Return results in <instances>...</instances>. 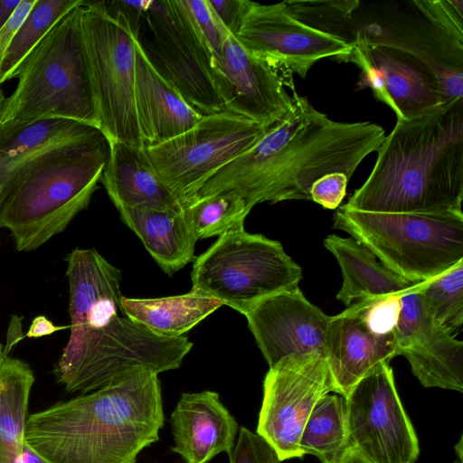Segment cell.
Listing matches in <instances>:
<instances>
[{
	"label": "cell",
	"instance_id": "1",
	"mask_svg": "<svg viewBox=\"0 0 463 463\" xmlns=\"http://www.w3.org/2000/svg\"><path fill=\"white\" fill-rule=\"evenodd\" d=\"M291 96L288 116L216 172L197 197L232 191L250 209L264 202L310 200L309 189L317 179L335 172L350 178L362 161L380 148L385 137L381 126L335 121L307 97L297 92Z\"/></svg>",
	"mask_w": 463,
	"mask_h": 463
},
{
	"label": "cell",
	"instance_id": "2",
	"mask_svg": "<svg viewBox=\"0 0 463 463\" xmlns=\"http://www.w3.org/2000/svg\"><path fill=\"white\" fill-rule=\"evenodd\" d=\"M164 421L157 374L137 370L30 415L24 439L48 463H136Z\"/></svg>",
	"mask_w": 463,
	"mask_h": 463
},
{
	"label": "cell",
	"instance_id": "3",
	"mask_svg": "<svg viewBox=\"0 0 463 463\" xmlns=\"http://www.w3.org/2000/svg\"><path fill=\"white\" fill-rule=\"evenodd\" d=\"M377 152L367 179L343 206L370 213H462L463 98L397 119Z\"/></svg>",
	"mask_w": 463,
	"mask_h": 463
},
{
	"label": "cell",
	"instance_id": "4",
	"mask_svg": "<svg viewBox=\"0 0 463 463\" xmlns=\"http://www.w3.org/2000/svg\"><path fill=\"white\" fill-rule=\"evenodd\" d=\"M108 157L104 137L47 151L0 178V229L17 250H37L89 206Z\"/></svg>",
	"mask_w": 463,
	"mask_h": 463
},
{
	"label": "cell",
	"instance_id": "5",
	"mask_svg": "<svg viewBox=\"0 0 463 463\" xmlns=\"http://www.w3.org/2000/svg\"><path fill=\"white\" fill-rule=\"evenodd\" d=\"M82 5L61 18L24 61L16 88L1 107L0 125L66 118L99 129L80 25Z\"/></svg>",
	"mask_w": 463,
	"mask_h": 463
},
{
	"label": "cell",
	"instance_id": "6",
	"mask_svg": "<svg viewBox=\"0 0 463 463\" xmlns=\"http://www.w3.org/2000/svg\"><path fill=\"white\" fill-rule=\"evenodd\" d=\"M334 228L409 281L436 278L463 260V213H370L341 206Z\"/></svg>",
	"mask_w": 463,
	"mask_h": 463
},
{
	"label": "cell",
	"instance_id": "7",
	"mask_svg": "<svg viewBox=\"0 0 463 463\" xmlns=\"http://www.w3.org/2000/svg\"><path fill=\"white\" fill-rule=\"evenodd\" d=\"M192 347L186 336L162 335L118 314L99 327L70 333L53 373L67 392L84 394L137 370L177 369Z\"/></svg>",
	"mask_w": 463,
	"mask_h": 463
},
{
	"label": "cell",
	"instance_id": "8",
	"mask_svg": "<svg viewBox=\"0 0 463 463\" xmlns=\"http://www.w3.org/2000/svg\"><path fill=\"white\" fill-rule=\"evenodd\" d=\"M301 279V268L280 242L241 226L219 236L195 259L191 290L244 315L263 298L298 287Z\"/></svg>",
	"mask_w": 463,
	"mask_h": 463
},
{
	"label": "cell",
	"instance_id": "9",
	"mask_svg": "<svg viewBox=\"0 0 463 463\" xmlns=\"http://www.w3.org/2000/svg\"><path fill=\"white\" fill-rule=\"evenodd\" d=\"M80 25L99 130L108 142L143 146L135 107L136 32L112 2L86 1Z\"/></svg>",
	"mask_w": 463,
	"mask_h": 463
},
{
	"label": "cell",
	"instance_id": "10",
	"mask_svg": "<svg viewBox=\"0 0 463 463\" xmlns=\"http://www.w3.org/2000/svg\"><path fill=\"white\" fill-rule=\"evenodd\" d=\"M389 2L364 6L349 0L338 14L334 34L346 43L361 40L368 45H387L412 52L438 76L444 99L463 98V42L434 19L430 0Z\"/></svg>",
	"mask_w": 463,
	"mask_h": 463
},
{
	"label": "cell",
	"instance_id": "11",
	"mask_svg": "<svg viewBox=\"0 0 463 463\" xmlns=\"http://www.w3.org/2000/svg\"><path fill=\"white\" fill-rule=\"evenodd\" d=\"M269 128L222 110L203 116L187 131L144 150L184 209L216 172L251 147Z\"/></svg>",
	"mask_w": 463,
	"mask_h": 463
},
{
	"label": "cell",
	"instance_id": "12",
	"mask_svg": "<svg viewBox=\"0 0 463 463\" xmlns=\"http://www.w3.org/2000/svg\"><path fill=\"white\" fill-rule=\"evenodd\" d=\"M139 42L148 59L201 115L224 109L215 81L213 56L178 0L151 1Z\"/></svg>",
	"mask_w": 463,
	"mask_h": 463
},
{
	"label": "cell",
	"instance_id": "13",
	"mask_svg": "<svg viewBox=\"0 0 463 463\" xmlns=\"http://www.w3.org/2000/svg\"><path fill=\"white\" fill-rule=\"evenodd\" d=\"M350 446L372 463H415L419 440L390 363L373 367L344 397Z\"/></svg>",
	"mask_w": 463,
	"mask_h": 463
},
{
	"label": "cell",
	"instance_id": "14",
	"mask_svg": "<svg viewBox=\"0 0 463 463\" xmlns=\"http://www.w3.org/2000/svg\"><path fill=\"white\" fill-rule=\"evenodd\" d=\"M335 384L325 355L318 352L290 355L272 367L263 381L257 433L280 459L302 458L299 439L313 408Z\"/></svg>",
	"mask_w": 463,
	"mask_h": 463
},
{
	"label": "cell",
	"instance_id": "15",
	"mask_svg": "<svg viewBox=\"0 0 463 463\" xmlns=\"http://www.w3.org/2000/svg\"><path fill=\"white\" fill-rule=\"evenodd\" d=\"M234 37L250 54L302 79L317 61L338 60L352 51L343 40L298 20L284 2L263 5L250 1Z\"/></svg>",
	"mask_w": 463,
	"mask_h": 463
},
{
	"label": "cell",
	"instance_id": "16",
	"mask_svg": "<svg viewBox=\"0 0 463 463\" xmlns=\"http://www.w3.org/2000/svg\"><path fill=\"white\" fill-rule=\"evenodd\" d=\"M213 71L224 109L269 128L288 116L296 92L293 73L250 54L230 35Z\"/></svg>",
	"mask_w": 463,
	"mask_h": 463
},
{
	"label": "cell",
	"instance_id": "17",
	"mask_svg": "<svg viewBox=\"0 0 463 463\" xmlns=\"http://www.w3.org/2000/svg\"><path fill=\"white\" fill-rule=\"evenodd\" d=\"M244 316L269 367L290 355H325L331 317L309 302L298 287L263 298Z\"/></svg>",
	"mask_w": 463,
	"mask_h": 463
},
{
	"label": "cell",
	"instance_id": "18",
	"mask_svg": "<svg viewBox=\"0 0 463 463\" xmlns=\"http://www.w3.org/2000/svg\"><path fill=\"white\" fill-rule=\"evenodd\" d=\"M397 355L395 334L378 335L351 306L330 318L325 357L335 384V392L345 396L377 364Z\"/></svg>",
	"mask_w": 463,
	"mask_h": 463
},
{
	"label": "cell",
	"instance_id": "19",
	"mask_svg": "<svg viewBox=\"0 0 463 463\" xmlns=\"http://www.w3.org/2000/svg\"><path fill=\"white\" fill-rule=\"evenodd\" d=\"M172 450L185 463H207L230 453L238 431L234 417L213 391L183 393L172 412Z\"/></svg>",
	"mask_w": 463,
	"mask_h": 463
},
{
	"label": "cell",
	"instance_id": "20",
	"mask_svg": "<svg viewBox=\"0 0 463 463\" xmlns=\"http://www.w3.org/2000/svg\"><path fill=\"white\" fill-rule=\"evenodd\" d=\"M135 107L144 147L187 131L203 118L152 64L139 38L136 43Z\"/></svg>",
	"mask_w": 463,
	"mask_h": 463
},
{
	"label": "cell",
	"instance_id": "21",
	"mask_svg": "<svg viewBox=\"0 0 463 463\" xmlns=\"http://www.w3.org/2000/svg\"><path fill=\"white\" fill-rule=\"evenodd\" d=\"M99 182L117 209L184 210L154 169L144 146L109 143V157Z\"/></svg>",
	"mask_w": 463,
	"mask_h": 463
},
{
	"label": "cell",
	"instance_id": "22",
	"mask_svg": "<svg viewBox=\"0 0 463 463\" xmlns=\"http://www.w3.org/2000/svg\"><path fill=\"white\" fill-rule=\"evenodd\" d=\"M364 43L383 75L398 120L414 118L446 101L438 76L419 56L392 46Z\"/></svg>",
	"mask_w": 463,
	"mask_h": 463
},
{
	"label": "cell",
	"instance_id": "23",
	"mask_svg": "<svg viewBox=\"0 0 463 463\" xmlns=\"http://www.w3.org/2000/svg\"><path fill=\"white\" fill-rule=\"evenodd\" d=\"M324 245L341 268L343 284L336 298L345 306L354 299L403 295L422 283L409 281L396 274L352 237L328 235Z\"/></svg>",
	"mask_w": 463,
	"mask_h": 463
},
{
	"label": "cell",
	"instance_id": "24",
	"mask_svg": "<svg viewBox=\"0 0 463 463\" xmlns=\"http://www.w3.org/2000/svg\"><path fill=\"white\" fill-rule=\"evenodd\" d=\"M104 137L98 128L66 118L0 125V178L47 151Z\"/></svg>",
	"mask_w": 463,
	"mask_h": 463
},
{
	"label": "cell",
	"instance_id": "25",
	"mask_svg": "<svg viewBox=\"0 0 463 463\" xmlns=\"http://www.w3.org/2000/svg\"><path fill=\"white\" fill-rule=\"evenodd\" d=\"M121 221L141 240L161 269L171 276L194 260L197 240L183 212L120 207Z\"/></svg>",
	"mask_w": 463,
	"mask_h": 463
},
{
	"label": "cell",
	"instance_id": "26",
	"mask_svg": "<svg viewBox=\"0 0 463 463\" xmlns=\"http://www.w3.org/2000/svg\"><path fill=\"white\" fill-rule=\"evenodd\" d=\"M426 388L463 392V343L431 320L402 354Z\"/></svg>",
	"mask_w": 463,
	"mask_h": 463
},
{
	"label": "cell",
	"instance_id": "27",
	"mask_svg": "<svg viewBox=\"0 0 463 463\" xmlns=\"http://www.w3.org/2000/svg\"><path fill=\"white\" fill-rule=\"evenodd\" d=\"M224 306L221 301L194 292L156 298L122 297L121 312L130 320L162 335L177 337Z\"/></svg>",
	"mask_w": 463,
	"mask_h": 463
},
{
	"label": "cell",
	"instance_id": "28",
	"mask_svg": "<svg viewBox=\"0 0 463 463\" xmlns=\"http://www.w3.org/2000/svg\"><path fill=\"white\" fill-rule=\"evenodd\" d=\"M33 373L25 362L0 361V463H21Z\"/></svg>",
	"mask_w": 463,
	"mask_h": 463
},
{
	"label": "cell",
	"instance_id": "29",
	"mask_svg": "<svg viewBox=\"0 0 463 463\" xmlns=\"http://www.w3.org/2000/svg\"><path fill=\"white\" fill-rule=\"evenodd\" d=\"M350 446L345 402L340 394L323 396L313 408L302 430L299 448L322 463H336Z\"/></svg>",
	"mask_w": 463,
	"mask_h": 463
},
{
	"label": "cell",
	"instance_id": "30",
	"mask_svg": "<svg viewBox=\"0 0 463 463\" xmlns=\"http://www.w3.org/2000/svg\"><path fill=\"white\" fill-rule=\"evenodd\" d=\"M84 0H36L18 28L0 65V85L16 77L17 71L52 26Z\"/></svg>",
	"mask_w": 463,
	"mask_h": 463
},
{
	"label": "cell",
	"instance_id": "31",
	"mask_svg": "<svg viewBox=\"0 0 463 463\" xmlns=\"http://www.w3.org/2000/svg\"><path fill=\"white\" fill-rule=\"evenodd\" d=\"M251 209L235 192L223 191L197 197L183 210L193 235L198 241L221 236L244 226Z\"/></svg>",
	"mask_w": 463,
	"mask_h": 463
},
{
	"label": "cell",
	"instance_id": "32",
	"mask_svg": "<svg viewBox=\"0 0 463 463\" xmlns=\"http://www.w3.org/2000/svg\"><path fill=\"white\" fill-rule=\"evenodd\" d=\"M419 293L428 317L453 334L463 323V260L422 282Z\"/></svg>",
	"mask_w": 463,
	"mask_h": 463
},
{
	"label": "cell",
	"instance_id": "33",
	"mask_svg": "<svg viewBox=\"0 0 463 463\" xmlns=\"http://www.w3.org/2000/svg\"><path fill=\"white\" fill-rule=\"evenodd\" d=\"M178 3L214 59L232 34L222 24L208 0H178Z\"/></svg>",
	"mask_w": 463,
	"mask_h": 463
},
{
	"label": "cell",
	"instance_id": "34",
	"mask_svg": "<svg viewBox=\"0 0 463 463\" xmlns=\"http://www.w3.org/2000/svg\"><path fill=\"white\" fill-rule=\"evenodd\" d=\"M419 286L401 296L402 307L395 329L397 355H402L430 321L424 311Z\"/></svg>",
	"mask_w": 463,
	"mask_h": 463
},
{
	"label": "cell",
	"instance_id": "35",
	"mask_svg": "<svg viewBox=\"0 0 463 463\" xmlns=\"http://www.w3.org/2000/svg\"><path fill=\"white\" fill-rule=\"evenodd\" d=\"M401 296L363 298L353 306L373 333L395 334L402 307Z\"/></svg>",
	"mask_w": 463,
	"mask_h": 463
},
{
	"label": "cell",
	"instance_id": "36",
	"mask_svg": "<svg viewBox=\"0 0 463 463\" xmlns=\"http://www.w3.org/2000/svg\"><path fill=\"white\" fill-rule=\"evenodd\" d=\"M229 456L230 463H282L276 449L263 437L245 427L241 428Z\"/></svg>",
	"mask_w": 463,
	"mask_h": 463
},
{
	"label": "cell",
	"instance_id": "37",
	"mask_svg": "<svg viewBox=\"0 0 463 463\" xmlns=\"http://www.w3.org/2000/svg\"><path fill=\"white\" fill-rule=\"evenodd\" d=\"M349 179L346 175L339 172L319 177L310 186V200L325 209L338 208L346 194Z\"/></svg>",
	"mask_w": 463,
	"mask_h": 463
},
{
	"label": "cell",
	"instance_id": "38",
	"mask_svg": "<svg viewBox=\"0 0 463 463\" xmlns=\"http://www.w3.org/2000/svg\"><path fill=\"white\" fill-rule=\"evenodd\" d=\"M213 11L225 27L235 36L241 25L250 1L249 0H208Z\"/></svg>",
	"mask_w": 463,
	"mask_h": 463
},
{
	"label": "cell",
	"instance_id": "39",
	"mask_svg": "<svg viewBox=\"0 0 463 463\" xmlns=\"http://www.w3.org/2000/svg\"><path fill=\"white\" fill-rule=\"evenodd\" d=\"M35 3L36 0H22L11 18L0 29V65L18 28Z\"/></svg>",
	"mask_w": 463,
	"mask_h": 463
},
{
	"label": "cell",
	"instance_id": "40",
	"mask_svg": "<svg viewBox=\"0 0 463 463\" xmlns=\"http://www.w3.org/2000/svg\"><path fill=\"white\" fill-rule=\"evenodd\" d=\"M70 328V326H54L52 321L44 316H38L32 321L26 336L29 338H37L49 335L59 330Z\"/></svg>",
	"mask_w": 463,
	"mask_h": 463
},
{
	"label": "cell",
	"instance_id": "41",
	"mask_svg": "<svg viewBox=\"0 0 463 463\" xmlns=\"http://www.w3.org/2000/svg\"><path fill=\"white\" fill-rule=\"evenodd\" d=\"M22 0H0V29L11 18Z\"/></svg>",
	"mask_w": 463,
	"mask_h": 463
},
{
	"label": "cell",
	"instance_id": "42",
	"mask_svg": "<svg viewBox=\"0 0 463 463\" xmlns=\"http://www.w3.org/2000/svg\"><path fill=\"white\" fill-rule=\"evenodd\" d=\"M336 463H372L359 451L349 446Z\"/></svg>",
	"mask_w": 463,
	"mask_h": 463
},
{
	"label": "cell",
	"instance_id": "43",
	"mask_svg": "<svg viewBox=\"0 0 463 463\" xmlns=\"http://www.w3.org/2000/svg\"><path fill=\"white\" fill-rule=\"evenodd\" d=\"M21 463H48L33 449H32L26 442L24 443Z\"/></svg>",
	"mask_w": 463,
	"mask_h": 463
},
{
	"label": "cell",
	"instance_id": "44",
	"mask_svg": "<svg viewBox=\"0 0 463 463\" xmlns=\"http://www.w3.org/2000/svg\"><path fill=\"white\" fill-rule=\"evenodd\" d=\"M5 354H6V351L4 350V347H3L2 344L0 343V361L2 360V358L4 357Z\"/></svg>",
	"mask_w": 463,
	"mask_h": 463
},
{
	"label": "cell",
	"instance_id": "45",
	"mask_svg": "<svg viewBox=\"0 0 463 463\" xmlns=\"http://www.w3.org/2000/svg\"><path fill=\"white\" fill-rule=\"evenodd\" d=\"M5 99V95H4V92H3V90L0 89V109H1V107H2V105H3V102H4Z\"/></svg>",
	"mask_w": 463,
	"mask_h": 463
},
{
	"label": "cell",
	"instance_id": "46",
	"mask_svg": "<svg viewBox=\"0 0 463 463\" xmlns=\"http://www.w3.org/2000/svg\"><path fill=\"white\" fill-rule=\"evenodd\" d=\"M455 463H462V461L459 460V461H456Z\"/></svg>",
	"mask_w": 463,
	"mask_h": 463
}]
</instances>
